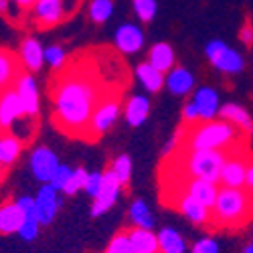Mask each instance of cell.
Segmentation results:
<instances>
[{
  "label": "cell",
  "instance_id": "1",
  "mask_svg": "<svg viewBox=\"0 0 253 253\" xmlns=\"http://www.w3.org/2000/svg\"><path fill=\"white\" fill-rule=\"evenodd\" d=\"M55 122L71 136L87 134L89 120L99 103V91L95 83L83 75H69L55 87Z\"/></svg>",
  "mask_w": 253,
  "mask_h": 253
},
{
  "label": "cell",
  "instance_id": "2",
  "mask_svg": "<svg viewBox=\"0 0 253 253\" xmlns=\"http://www.w3.org/2000/svg\"><path fill=\"white\" fill-rule=\"evenodd\" d=\"M237 138V128L227 120L201 122L191 132V150H223Z\"/></svg>",
  "mask_w": 253,
  "mask_h": 253
},
{
  "label": "cell",
  "instance_id": "3",
  "mask_svg": "<svg viewBox=\"0 0 253 253\" xmlns=\"http://www.w3.org/2000/svg\"><path fill=\"white\" fill-rule=\"evenodd\" d=\"M213 217L221 225H237L249 217V195L243 188L221 186L213 207Z\"/></svg>",
  "mask_w": 253,
  "mask_h": 253
},
{
  "label": "cell",
  "instance_id": "4",
  "mask_svg": "<svg viewBox=\"0 0 253 253\" xmlns=\"http://www.w3.org/2000/svg\"><path fill=\"white\" fill-rule=\"evenodd\" d=\"M225 160L227 156L223 150H191L186 158V172L191 178H203L219 184Z\"/></svg>",
  "mask_w": 253,
  "mask_h": 253
},
{
  "label": "cell",
  "instance_id": "5",
  "mask_svg": "<svg viewBox=\"0 0 253 253\" xmlns=\"http://www.w3.org/2000/svg\"><path fill=\"white\" fill-rule=\"evenodd\" d=\"M205 55L211 61V65H213L215 69H219L221 73H227V75L241 73L243 67H245L243 55L237 53L235 49H231L227 43H223V41H219V39H213L211 43H207Z\"/></svg>",
  "mask_w": 253,
  "mask_h": 253
},
{
  "label": "cell",
  "instance_id": "6",
  "mask_svg": "<svg viewBox=\"0 0 253 253\" xmlns=\"http://www.w3.org/2000/svg\"><path fill=\"white\" fill-rule=\"evenodd\" d=\"M118 118H120V101L116 97L99 99V103L95 105V110L91 114L87 134L89 136H103L105 132H110L114 128Z\"/></svg>",
  "mask_w": 253,
  "mask_h": 253
},
{
  "label": "cell",
  "instance_id": "7",
  "mask_svg": "<svg viewBox=\"0 0 253 253\" xmlns=\"http://www.w3.org/2000/svg\"><path fill=\"white\" fill-rule=\"evenodd\" d=\"M37 201V219L41 225H51L59 213V209L63 207V199L59 197V191L49 182L39 188V193L35 197Z\"/></svg>",
  "mask_w": 253,
  "mask_h": 253
},
{
  "label": "cell",
  "instance_id": "8",
  "mask_svg": "<svg viewBox=\"0 0 253 253\" xmlns=\"http://www.w3.org/2000/svg\"><path fill=\"white\" fill-rule=\"evenodd\" d=\"M59 164H61L59 156L51 148H47V146H39V148H35V152L31 154V162H29L33 176L39 182H43V184L51 182V178L57 172Z\"/></svg>",
  "mask_w": 253,
  "mask_h": 253
},
{
  "label": "cell",
  "instance_id": "9",
  "mask_svg": "<svg viewBox=\"0 0 253 253\" xmlns=\"http://www.w3.org/2000/svg\"><path fill=\"white\" fill-rule=\"evenodd\" d=\"M120 191H122V182L116 178V174L112 170H105L103 172V186H101L99 195L91 203V215L101 217L103 213H108V211L116 205Z\"/></svg>",
  "mask_w": 253,
  "mask_h": 253
},
{
  "label": "cell",
  "instance_id": "10",
  "mask_svg": "<svg viewBox=\"0 0 253 253\" xmlns=\"http://www.w3.org/2000/svg\"><path fill=\"white\" fill-rule=\"evenodd\" d=\"M14 89L23 103V112L27 118H35L41 110V97H39V85L33 77V73H20V77L14 83Z\"/></svg>",
  "mask_w": 253,
  "mask_h": 253
},
{
  "label": "cell",
  "instance_id": "11",
  "mask_svg": "<svg viewBox=\"0 0 253 253\" xmlns=\"http://www.w3.org/2000/svg\"><path fill=\"white\" fill-rule=\"evenodd\" d=\"M31 10H33L35 25L41 27V29L55 27L67 16L63 0H37Z\"/></svg>",
  "mask_w": 253,
  "mask_h": 253
},
{
  "label": "cell",
  "instance_id": "12",
  "mask_svg": "<svg viewBox=\"0 0 253 253\" xmlns=\"http://www.w3.org/2000/svg\"><path fill=\"white\" fill-rule=\"evenodd\" d=\"M23 116H25L23 103H20V97L14 87L0 93V128L2 130L12 128Z\"/></svg>",
  "mask_w": 253,
  "mask_h": 253
},
{
  "label": "cell",
  "instance_id": "13",
  "mask_svg": "<svg viewBox=\"0 0 253 253\" xmlns=\"http://www.w3.org/2000/svg\"><path fill=\"white\" fill-rule=\"evenodd\" d=\"M195 105H197V112H199V118L201 122H211L219 116V110H221V101H219V93L213 89V87H199L191 99Z\"/></svg>",
  "mask_w": 253,
  "mask_h": 253
},
{
  "label": "cell",
  "instance_id": "14",
  "mask_svg": "<svg viewBox=\"0 0 253 253\" xmlns=\"http://www.w3.org/2000/svg\"><path fill=\"white\" fill-rule=\"evenodd\" d=\"M116 47L124 55H134L144 47V33L138 25L126 23L116 31Z\"/></svg>",
  "mask_w": 253,
  "mask_h": 253
},
{
  "label": "cell",
  "instance_id": "15",
  "mask_svg": "<svg viewBox=\"0 0 253 253\" xmlns=\"http://www.w3.org/2000/svg\"><path fill=\"white\" fill-rule=\"evenodd\" d=\"M18 57H20V63H23L31 73L41 71L45 65V49L39 43V39H35V37H29L20 43Z\"/></svg>",
  "mask_w": 253,
  "mask_h": 253
},
{
  "label": "cell",
  "instance_id": "16",
  "mask_svg": "<svg viewBox=\"0 0 253 253\" xmlns=\"http://www.w3.org/2000/svg\"><path fill=\"white\" fill-rule=\"evenodd\" d=\"M176 207H178L180 213L195 225H207L209 219H211V211H213V209H209L207 205H203L201 201H197L195 197L186 195V193L178 199Z\"/></svg>",
  "mask_w": 253,
  "mask_h": 253
},
{
  "label": "cell",
  "instance_id": "17",
  "mask_svg": "<svg viewBox=\"0 0 253 253\" xmlns=\"http://www.w3.org/2000/svg\"><path fill=\"white\" fill-rule=\"evenodd\" d=\"M18 67H20V57L12 55L10 51L0 49V93L10 89L16 83V79L20 77Z\"/></svg>",
  "mask_w": 253,
  "mask_h": 253
},
{
  "label": "cell",
  "instance_id": "18",
  "mask_svg": "<svg viewBox=\"0 0 253 253\" xmlns=\"http://www.w3.org/2000/svg\"><path fill=\"white\" fill-rule=\"evenodd\" d=\"M186 195L195 197L197 201H201L209 209H213L217 195H219V186H217V182H211V180L191 178V180H186Z\"/></svg>",
  "mask_w": 253,
  "mask_h": 253
},
{
  "label": "cell",
  "instance_id": "19",
  "mask_svg": "<svg viewBox=\"0 0 253 253\" xmlns=\"http://www.w3.org/2000/svg\"><path fill=\"white\" fill-rule=\"evenodd\" d=\"M245 172H247V162L241 158H227L225 166L221 170L219 184L231 186V188H243L245 186Z\"/></svg>",
  "mask_w": 253,
  "mask_h": 253
},
{
  "label": "cell",
  "instance_id": "20",
  "mask_svg": "<svg viewBox=\"0 0 253 253\" xmlns=\"http://www.w3.org/2000/svg\"><path fill=\"white\" fill-rule=\"evenodd\" d=\"M164 85L174 95H188L195 87V75L184 67H174L168 71Z\"/></svg>",
  "mask_w": 253,
  "mask_h": 253
},
{
  "label": "cell",
  "instance_id": "21",
  "mask_svg": "<svg viewBox=\"0 0 253 253\" xmlns=\"http://www.w3.org/2000/svg\"><path fill=\"white\" fill-rule=\"evenodd\" d=\"M128 237L134 247V253H160L158 233H152V229L134 227L128 231Z\"/></svg>",
  "mask_w": 253,
  "mask_h": 253
},
{
  "label": "cell",
  "instance_id": "22",
  "mask_svg": "<svg viewBox=\"0 0 253 253\" xmlns=\"http://www.w3.org/2000/svg\"><path fill=\"white\" fill-rule=\"evenodd\" d=\"M150 114V99L146 95H132L124 108V118L132 128H138L146 122Z\"/></svg>",
  "mask_w": 253,
  "mask_h": 253
},
{
  "label": "cell",
  "instance_id": "23",
  "mask_svg": "<svg viewBox=\"0 0 253 253\" xmlns=\"http://www.w3.org/2000/svg\"><path fill=\"white\" fill-rule=\"evenodd\" d=\"M23 221H25V213L20 211L16 201L14 203H4L2 207H0V235L18 233Z\"/></svg>",
  "mask_w": 253,
  "mask_h": 253
},
{
  "label": "cell",
  "instance_id": "24",
  "mask_svg": "<svg viewBox=\"0 0 253 253\" xmlns=\"http://www.w3.org/2000/svg\"><path fill=\"white\" fill-rule=\"evenodd\" d=\"M219 118L231 122L235 128H241L245 134L253 132V120H251L249 112L237 103H223L221 110H219Z\"/></svg>",
  "mask_w": 253,
  "mask_h": 253
},
{
  "label": "cell",
  "instance_id": "25",
  "mask_svg": "<svg viewBox=\"0 0 253 253\" xmlns=\"http://www.w3.org/2000/svg\"><path fill=\"white\" fill-rule=\"evenodd\" d=\"M136 77L138 81L142 83V87L148 91V93H156L164 87V81H166V75L162 71H158L154 65H150L148 61L140 63L136 67Z\"/></svg>",
  "mask_w": 253,
  "mask_h": 253
},
{
  "label": "cell",
  "instance_id": "26",
  "mask_svg": "<svg viewBox=\"0 0 253 253\" xmlns=\"http://www.w3.org/2000/svg\"><path fill=\"white\" fill-rule=\"evenodd\" d=\"M148 63L158 71L168 73L170 69H174V49L168 43H156L148 53Z\"/></svg>",
  "mask_w": 253,
  "mask_h": 253
},
{
  "label": "cell",
  "instance_id": "27",
  "mask_svg": "<svg viewBox=\"0 0 253 253\" xmlns=\"http://www.w3.org/2000/svg\"><path fill=\"white\" fill-rule=\"evenodd\" d=\"M158 243H160V253H184L186 251V241L174 227L160 229Z\"/></svg>",
  "mask_w": 253,
  "mask_h": 253
},
{
  "label": "cell",
  "instance_id": "28",
  "mask_svg": "<svg viewBox=\"0 0 253 253\" xmlns=\"http://www.w3.org/2000/svg\"><path fill=\"white\" fill-rule=\"evenodd\" d=\"M23 152V142L14 134L0 136V166H10L16 162V158Z\"/></svg>",
  "mask_w": 253,
  "mask_h": 253
},
{
  "label": "cell",
  "instance_id": "29",
  "mask_svg": "<svg viewBox=\"0 0 253 253\" xmlns=\"http://www.w3.org/2000/svg\"><path fill=\"white\" fill-rule=\"evenodd\" d=\"M130 221L134 223V227H142V229H154V217L150 207L146 205V201L138 199L130 205Z\"/></svg>",
  "mask_w": 253,
  "mask_h": 253
},
{
  "label": "cell",
  "instance_id": "30",
  "mask_svg": "<svg viewBox=\"0 0 253 253\" xmlns=\"http://www.w3.org/2000/svg\"><path fill=\"white\" fill-rule=\"evenodd\" d=\"M114 14L112 0H91L89 2V18L93 23H108Z\"/></svg>",
  "mask_w": 253,
  "mask_h": 253
},
{
  "label": "cell",
  "instance_id": "31",
  "mask_svg": "<svg viewBox=\"0 0 253 253\" xmlns=\"http://www.w3.org/2000/svg\"><path fill=\"white\" fill-rule=\"evenodd\" d=\"M110 170L116 174V178L122 182V186L128 184L130 178H132V158H130L128 154H120V156L112 162Z\"/></svg>",
  "mask_w": 253,
  "mask_h": 253
},
{
  "label": "cell",
  "instance_id": "32",
  "mask_svg": "<svg viewBox=\"0 0 253 253\" xmlns=\"http://www.w3.org/2000/svg\"><path fill=\"white\" fill-rule=\"evenodd\" d=\"M87 174L89 172L85 168H73V174H71L69 182L65 184V188H63V195L71 197V195H77L79 191H83V186L87 182Z\"/></svg>",
  "mask_w": 253,
  "mask_h": 253
},
{
  "label": "cell",
  "instance_id": "33",
  "mask_svg": "<svg viewBox=\"0 0 253 253\" xmlns=\"http://www.w3.org/2000/svg\"><path fill=\"white\" fill-rule=\"evenodd\" d=\"M132 4H134V10L142 23H150L156 16V10H158L156 0H132Z\"/></svg>",
  "mask_w": 253,
  "mask_h": 253
},
{
  "label": "cell",
  "instance_id": "34",
  "mask_svg": "<svg viewBox=\"0 0 253 253\" xmlns=\"http://www.w3.org/2000/svg\"><path fill=\"white\" fill-rule=\"evenodd\" d=\"M105 253H134V247H132L130 237H128V231H122V233H118L110 241Z\"/></svg>",
  "mask_w": 253,
  "mask_h": 253
},
{
  "label": "cell",
  "instance_id": "35",
  "mask_svg": "<svg viewBox=\"0 0 253 253\" xmlns=\"http://www.w3.org/2000/svg\"><path fill=\"white\" fill-rule=\"evenodd\" d=\"M65 59H67V53L59 45H51L45 49V63H49L53 69H61L65 65Z\"/></svg>",
  "mask_w": 253,
  "mask_h": 253
},
{
  "label": "cell",
  "instance_id": "36",
  "mask_svg": "<svg viewBox=\"0 0 253 253\" xmlns=\"http://www.w3.org/2000/svg\"><path fill=\"white\" fill-rule=\"evenodd\" d=\"M39 231H41L39 219H35V217H25L23 225H20V229H18V235L23 237L25 241H35V239L39 237Z\"/></svg>",
  "mask_w": 253,
  "mask_h": 253
},
{
  "label": "cell",
  "instance_id": "37",
  "mask_svg": "<svg viewBox=\"0 0 253 253\" xmlns=\"http://www.w3.org/2000/svg\"><path fill=\"white\" fill-rule=\"evenodd\" d=\"M71 174H73V168L71 166H67V164H59V168H57V172L53 174V178H51V186H55L59 193H63V188H65V184L69 182V178H71Z\"/></svg>",
  "mask_w": 253,
  "mask_h": 253
},
{
  "label": "cell",
  "instance_id": "38",
  "mask_svg": "<svg viewBox=\"0 0 253 253\" xmlns=\"http://www.w3.org/2000/svg\"><path fill=\"white\" fill-rule=\"evenodd\" d=\"M101 186H103V172H89L83 191H85L91 199H95L99 195V191H101Z\"/></svg>",
  "mask_w": 253,
  "mask_h": 253
},
{
  "label": "cell",
  "instance_id": "39",
  "mask_svg": "<svg viewBox=\"0 0 253 253\" xmlns=\"http://www.w3.org/2000/svg\"><path fill=\"white\" fill-rule=\"evenodd\" d=\"M221 249H219V243L215 241V239H211V237H203V239H199L195 245H193V249H191V253H219Z\"/></svg>",
  "mask_w": 253,
  "mask_h": 253
},
{
  "label": "cell",
  "instance_id": "40",
  "mask_svg": "<svg viewBox=\"0 0 253 253\" xmlns=\"http://www.w3.org/2000/svg\"><path fill=\"white\" fill-rule=\"evenodd\" d=\"M16 205L25 213V217H35L37 219V201H35V197H18Z\"/></svg>",
  "mask_w": 253,
  "mask_h": 253
},
{
  "label": "cell",
  "instance_id": "41",
  "mask_svg": "<svg viewBox=\"0 0 253 253\" xmlns=\"http://www.w3.org/2000/svg\"><path fill=\"white\" fill-rule=\"evenodd\" d=\"M182 118H184L188 124L201 122V118H199V112H197V105H195L193 101H188V103L184 105V110H182Z\"/></svg>",
  "mask_w": 253,
  "mask_h": 253
},
{
  "label": "cell",
  "instance_id": "42",
  "mask_svg": "<svg viewBox=\"0 0 253 253\" xmlns=\"http://www.w3.org/2000/svg\"><path fill=\"white\" fill-rule=\"evenodd\" d=\"M239 41L245 45V47H251L253 45V27L247 23V25H243V29L239 31Z\"/></svg>",
  "mask_w": 253,
  "mask_h": 253
},
{
  "label": "cell",
  "instance_id": "43",
  "mask_svg": "<svg viewBox=\"0 0 253 253\" xmlns=\"http://www.w3.org/2000/svg\"><path fill=\"white\" fill-rule=\"evenodd\" d=\"M178 140H180V132H178V134H174V136H172V140H168V142L164 144V148H162V152H164V154H170V152H172V150L176 148V144H178Z\"/></svg>",
  "mask_w": 253,
  "mask_h": 253
},
{
  "label": "cell",
  "instance_id": "44",
  "mask_svg": "<svg viewBox=\"0 0 253 253\" xmlns=\"http://www.w3.org/2000/svg\"><path fill=\"white\" fill-rule=\"evenodd\" d=\"M245 188L253 191V162L247 164V172H245Z\"/></svg>",
  "mask_w": 253,
  "mask_h": 253
},
{
  "label": "cell",
  "instance_id": "45",
  "mask_svg": "<svg viewBox=\"0 0 253 253\" xmlns=\"http://www.w3.org/2000/svg\"><path fill=\"white\" fill-rule=\"evenodd\" d=\"M12 2L20 8V10H31L33 6H35V2L37 0H12Z\"/></svg>",
  "mask_w": 253,
  "mask_h": 253
},
{
  "label": "cell",
  "instance_id": "46",
  "mask_svg": "<svg viewBox=\"0 0 253 253\" xmlns=\"http://www.w3.org/2000/svg\"><path fill=\"white\" fill-rule=\"evenodd\" d=\"M12 4H14L12 0H0V12H2V14H10V6Z\"/></svg>",
  "mask_w": 253,
  "mask_h": 253
},
{
  "label": "cell",
  "instance_id": "47",
  "mask_svg": "<svg viewBox=\"0 0 253 253\" xmlns=\"http://www.w3.org/2000/svg\"><path fill=\"white\" fill-rule=\"evenodd\" d=\"M243 253H253V243H247V245L243 247Z\"/></svg>",
  "mask_w": 253,
  "mask_h": 253
},
{
  "label": "cell",
  "instance_id": "48",
  "mask_svg": "<svg viewBox=\"0 0 253 253\" xmlns=\"http://www.w3.org/2000/svg\"><path fill=\"white\" fill-rule=\"evenodd\" d=\"M2 176H4V166H0V180H2Z\"/></svg>",
  "mask_w": 253,
  "mask_h": 253
}]
</instances>
